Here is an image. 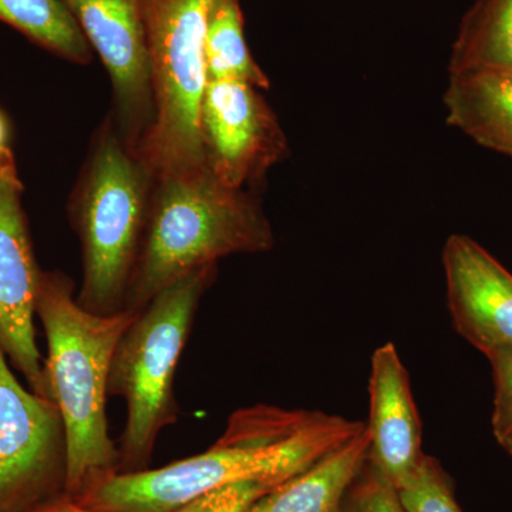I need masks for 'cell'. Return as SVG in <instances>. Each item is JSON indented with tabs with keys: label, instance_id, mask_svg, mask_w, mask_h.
Masks as SVG:
<instances>
[{
	"label": "cell",
	"instance_id": "1",
	"mask_svg": "<svg viewBox=\"0 0 512 512\" xmlns=\"http://www.w3.org/2000/svg\"><path fill=\"white\" fill-rule=\"evenodd\" d=\"M366 423L320 410L272 404L229 416L220 439L204 453L136 473H111L74 500L109 512H174L227 485L255 481L276 487L348 443Z\"/></svg>",
	"mask_w": 512,
	"mask_h": 512
},
{
	"label": "cell",
	"instance_id": "2",
	"mask_svg": "<svg viewBox=\"0 0 512 512\" xmlns=\"http://www.w3.org/2000/svg\"><path fill=\"white\" fill-rule=\"evenodd\" d=\"M136 315L128 309L109 316L86 311L69 276L60 271L40 276L36 316L47 340V390L66 431L64 494L69 497L119 471V448L110 437L106 412L110 367Z\"/></svg>",
	"mask_w": 512,
	"mask_h": 512
},
{
	"label": "cell",
	"instance_id": "3",
	"mask_svg": "<svg viewBox=\"0 0 512 512\" xmlns=\"http://www.w3.org/2000/svg\"><path fill=\"white\" fill-rule=\"evenodd\" d=\"M274 247L271 222L248 190L222 183L210 168L157 177L126 309L141 311L157 293L225 256Z\"/></svg>",
	"mask_w": 512,
	"mask_h": 512
},
{
	"label": "cell",
	"instance_id": "4",
	"mask_svg": "<svg viewBox=\"0 0 512 512\" xmlns=\"http://www.w3.org/2000/svg\"><path fill=\"white\" fill-rule=\"evenodd\" d=\"M154 181L150 168L107 117L94 134L69 202L83 254V282L76 298L86 311L103 316L126 311Z\"/></svg>",
	"mask_w": 512,
	"mask_h": 512
},
{
	"label": "cell",
	"instance_id": "5",
	"mask_svg": "<svg viewBox=\"0 0 512 512\" xmlns=\"http://www.w3.org/2000/svg\"><path fill=\"white\" fill-rule=\"evenodd\" d=\"M217 278L208 265L157 293L121 336L109 377V396L126 400L127 420L117 441L119 473L150 468L161 431L177 423L174 379L204 293Z\"/></svg>",
	"mask_w": 512,
	"mask_h": 512
},
{
	"label": "cell",
	"instance_id": "6",
	"mask_svg": "<svg viewBox=\"0 0 512 512\" xmlns=\"http://www.w3.org/2000/svg\"><path fill=\"white\" fill-rule=\"evenodd\" d=\"M215 0H141L156 119L141 147L154 177L208 168L201 107L208 84L205 36Z\"/></svg>",
	"mask_w": 512,
	"mask_h": 512
},
{
	"label": "cell",
	"instance_id": "7",
	"mask_svg": "<svg viewBox=\"0 0 512 512\" xmlns=\"http://www.w3.org/2000/svg\"><path fill=\"white\" fill-rule=\"evenodd\" d=\"M10 366L0 348V512H29L64 493L66 431L56 403Z\"/></svg>",
	"mask_w": 512,
	"mask_h": 512
},
{
	"label": "cell",
	"instance_id": "8",
	"mask_svg": "<svg viewBox=\"0 0 512 512\" xmlns=\"http://www.w3.org/2000/svg\"><path fill=\"white\" fill-rule=\"evenodd\" d=\"M109 72L113 116L130 150L140 154L156 119L153 77L141 0H60Z\"/></svg>",
	"mask_w": 512,
	"mask_h": 512
},
{
	"label": "cell",
	"instance_id": "9",
	"mask_svg": "<svg viewBox=\"0 0 512 512\" xmlns=\"http://www.w3.org/2000/svg\"><path fill=\"white\" fill-rule=\"evenodd\" d=\"M13 153L0 158V348L29 389L49 397L45 359L36 340L37 265Z\"/></svg>",
	"mask_w": 512,
	"mask_h": 512
},
{
	"label": "cell",
	"instance_id": "10",
	"mask_svg": "<svg viewBox=\"0 0 512 512\" xmlns=\"http://www.w3.org/2000/svg\"><path fill=\"white\" fill-rule=\"evenodd\" d=\"M258 87L235 80H208L201 107V134L212 174L239 190L261 183L288 156V140Z\"/></svg>",
	"mask_w": 512,
	"mask_h": 512
},
{
	"label": "cell",
	"instance_id": "11",
	"mask_svg": "<svg viewBox=\"0 0 512 512\" xmlns=\"http://www.w3.org/2000/svg\"><path fill=\"white\" fill-rule=\"evenodd\" d=\"M447 306L454 329L485 357L512 352V274L467 235L443 248Z\"/></svg>",
	"mask_w": 512,
	"mask_h": 512
},
{
	"label": "cell",
	"instance_id": "12",
	"mask_svg": "<svg viewBox=\"0 0 512 512\" xmlns=\"http://www.w3.org/2000/svg\"><path fill=\"white\" fill-rule=\"evenodd\" d=\"M369 399L367 461L400 490L416 473L424 456L423 430L409 372L392 342L373 353Z\"/></svg>",
	"mask_w": 512,
	"mask_h": 512
},
{
	"label": "cell",
	"instance_id": "13",
	"mask_svg": "<svg viewBox=\"0 0 512 512\" xmlns=\"http://www.w3.org/2000/svg\"><path fill=\"white\" fill-rule=\"evenodd\" d=\"M443 101L451 127L512 158V70L450 73Z\"/></svg>",
	"mask_w": 512,
	"mask_h": 512
},
{
	"label": "cell",
	"instance_id": "14",
	"mask_svg": "<svg viewBox=\"0 0 512 512\" xmlns=\"http://www.w3.org/2000/svg\"><path fill=\"white\" fill-rule=\"evenodd\" d=\"M367 427L318 463L276 485L245 512H339L349 484L366 463Z\"/></svg>",
	"mask_w": 512,
	"mask_h": 512
},
{
	"label": "cell",
	"instance_id": "15",
	"mask_svg": "<svg viewBox=\"0 0 512 512\" xmlns=\"http://www.w3.org/2000/svg\"><path fill=\"white\" fill-rule=\"evenodd\" d=\"M450 73L512 70V0H477L461 20Z\"/></svg>",
	"mask_w": 512,
	"mask_h": 512
},
{
	"label": "cell",
	"instance_id": "16",
	"mask_svg": "<svg viewBox=\"0 0 512 512\" xmlns=\"http://www.w3.org/2000/svg\"><path fill=\"white\" fill-rule=\"evenodd\" d=\"M0 22L67 62H92V47L60 0H0Z\"/></svg>",
	"mask_w": 512,
	"mask_h": 512
},
{
	"label": "cell",
	"instance_id": "17",
	"mask_svg": "<svg viewBox=\"0 0 512 512\" xmlns=\"http://www.w3.org/2000/svg\"><path fill=\"white\" fill-rule=\"evenodd\" d=\"M205 63L208 80H235L261 90L271 86L245 40L239 0H215L212 5L205 36Z\"/></svg>",
	"mask_w": 512,
	"mask_h": 512
},
{
	"label": "cell",
	"instance_id": "18",
	"mask_svg": "<svg viewBox=\"0 0 512 512\" xmlns=\"http://www.w3.org/2000/svg\"><path fill=\"white\" fill-rule=\"evenodd\" d=\"M399 493L407 512H464L457 501L453 478L437 458L427 454Z\"/></svg>",
	"mask_w": 512,
	"mask_h": 512
},
{
	"label": "cell",
	"instance_id": "19",
	"mask_svg": "<svg viewBox=\"0 0 512 512\" xmlns=\"http://www.w3.org/2000/svg\"><path fill=\"white\" fill-rule=\"evenodd\" d=\"M339 512H407L399 488L366 460L343 495Z\"/></svg>",
	"mask_w": 512,
	"mask_h": 512
},
{
	"label": "cell",
	"instance_id": "20",
	"mask_svg": "<svg viewBox=\"0 0 512 512\" xmlns=\"http://www.w3.org/2000/svg\"><path fill=\"white\" fill-rule=\"evenodd\" d=\"M493 372L494 409L491 427L497 443L512 451V352L487 357Z\"/></svg>",
	"mask_w": 512,
	"mask_h": 512
},
{
	"label": "cell",
	"instance_id": "21",
	"mask_svg": "<svg viewBox=\"0 0 512 512\" xmlns=\"http://www.w3.org/2000/svg\"><path fill=\"white\" fill-rule=\"evenodd\" d=\"M269 485L245 481L201 495L174 512H245L249 505L271 491Z\"/></svg>",
	"mask_w": 512,
	"mask_h": 512
},
{
	"label": "cell",
	"instance_id": "22",
	"mask_svg": "<svg viewBox=\"0 0 512 512\" xmlns=\"http://www.w3.org/2000/svg\"><path fill=\"white\" fill-rule=\"evenodd\" d=\"M29 512H109L103 510H96V508L86 507V505L80 504L79 501L69 497L66 494L57 495L52 500L46 501V503L37 505Z\"/></svg>",
	"mask_w": 512,
	"mask_h": 512
},
{
	"label": "cell",
	"instance_id": "23",
	"mask_svg": "<svg viewBox=\"0 0 512 512\" xmlns=\"http://www.w3.org/2000/svg\"><path fill=\"white\" fill-rule=\"evenodd\" d=\"M10 124L6 114L0 110V158L5 157L6 154L12 153L10 148Z\"/></svg>",
	"mask_w": 512,
	"mask_h": 512
},
{
	"label": "cell",
	"instance_id": "24",
	"mask_svg": "<svg viewBox=\"0 0 512 512\" xmlns=\"http://www.w3.org/2000/svg\"><path fill=\"white\" fill-rule=\"evenodd\" d=\"M510 456L512 457V451H511V453H510Z\"/></svg>",
	"mask_w": 512,
	"mask_h": 512
}]
</instances>
